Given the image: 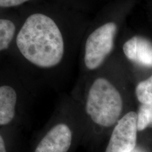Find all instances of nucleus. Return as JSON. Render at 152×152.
Masks as SVG:
<instances>
[{
	"label": "nucleus",
	"mask_w": 152,
	"mask_h": 152,
	"mask_svg": "<svg viewBox=\"0 0 152 152\" xmlns=\"http://www.w3.org/2000/svg\"><path fill=\"white\" fill-rule=\"evenodd\" d=\"M18 95L14 87L9 85L0 86V125H6L16 115Z\"/></svg>",
	"instance_id": "0eeeda50"
},
{
	"label": "nucleus",
	"mask_w": 152,
	"mask_h": 152,
	"mask_svg": "<svg viewBox=\"0 0 152 152\" xmlns=\"http://www.w3.org/2000/svg\"><path fill=\"white\" fill-rule=\"evenodd\" d=\"M123 51L129 61L144 68H152V42L142 36H134L124 43Z\"/></svg>",
	"instance_id": "423d86ee"
},
{
	"label": "nucleus",
	"mask_w": 152,
	"mask_h": 152,
	"mask_svg": "<svg viewBox=\"0 0 152 152\" xmlns=\"http://www.w3.org/2000/svg\"><path fill=\"white\" fill-rule=\"evenodd\" d=\"M137 114L138 131H143L148 128H152V104H141L139 106Z\"/></svg>",
	"instance_id": "9d476101"
},
{
	"label": "nucleus",
	"mask_w": 152,
	"mask_h": 152,
	"mask_svg": "<svg viewBox=\"0 0 152 152\" xmlns=\"http://www.w3.org/2000/svg\"><path fill=\"white\" fill-rule=\"evenodd\" d=\"M118 29L115 21H108L100 25L87 35L84 43L83 60L87 71L98 69L111 54Z\"/></svg>",
	"instance_id": "7ed1b4c3"
},
{
	"label": "nucleus",
	"mask_w": 152,
	"mask_h": 152,
	"mask_svg": "<svg viewBox=\"0 0 152 152\" xmlns=\"http://www.w3.org/2000/svg\"><path fill=\"white\" fill-rule=\"evenodd\" d=\"M130 152H142V151H140V150H139V149H134V150H132V151H130Z\"/></svg>",
	"instance_id": "ddd939ff"
},
{
	"label": "nucleus",
	"mask_w": 152,
	"mask_h": 152,
	"mask_svg": "<svg viewBox=\"0 0 152 152\" xmlns=\"http://www.w3.org/2000/svg\"><path fill=\"white\" fill-rule=\"evenodd\" d=\"M18 28L10 19L0 18V52L7 50L14 43Z\"/></svg>",
	"instance_id": "6e6552de"
},
{
	"label": "nucleus",
	"mask_w": 152,
	"mask_h": 152,
	"mask_svg": "<svg viewBox=\"0 0 152 152\" xmlns=\"http://www.w3.org/2000/svg\"><path fill=\"white\" fill-rule=\"evenodd\" d=\"M137 114L130 111L119 119L112 132L106 152H130L135 149Z\"/></svg>",
	"instance_id": "20e7f679"
},
{
	"label": "nucleus",
	"mask_w": 152,
	"mask_h": 152,
	"mask_svg": "<svg viewBox=\"0 0 152 152\" xmlns=\"http://www.w3.org/2000/svg\"><path fill=\"white\" fill-rule=\"evenodd\" d=\"M31 0H0V8H14L29 2Z\"/></svg>",
	"instance_id": "9b49d317"
},
{
	"label": "nucleus",
	"mask_w": 152,
	"mask_h": 152,
	"mask_svg": "<svg viewBox=\"0 0 152 152\" xmlns=\"http://www.w3.org/2000/svg\"><path fill=\"white\" fill-rule=\"evenodd\" d=\"M135 94L140 104H152V75L138 83L135 88Z\"/></svg>",
	"instance_id": "1a4fd4ad"
},
{
	"label": "nucleus",
	"mask_w": 152,
	"mask_h": 152,
	"mask_svg": "<svg viewBox=\"0 0 152 152\" xmlns=\"http://www.w3.org/2000/svg\"><path fill=\"white\" fill-rule=\"evenodd\" d=\"M0 152H7L4 141L2 137L1 136V134H0Z\"/></svg>",
	"instance_id": "f8f14e48"
},
{
	"label": "nucleus",
	"mask_w": 152,
	"mask_h": 152,
	"mask_svg": "<svg viewBox=\"0 0 152 152\" xmlns=\"http://www.w3.org/2000/svg\"><path fill=\"white\" fill-rule=\"evenodd\" d=\"M123 109L121 93L109 79L98 77L87 95L85 111L91 120L102 127H111L121 118Z\"/></svg>",
	"instance_id": "f03ea898"
},
{
	"label": "nucleus",
	"mask_w": 152,
	"mask_h": 152,
	"mask_svg": "<svg viewBox=\"0 0 152 152\" xmlns=\"http://www.w3.org/2000/svg\"><path fill=\"white\" fill-rule=\"evenodd\" d=\"M72 131L65 123L53 127L38 144L35 152H67L72 143Z\"/></svg>",
	"instance_id": "39448f33"
},
{
	"label": "nucleus",
	"mask_w": 152,
	"mask_h": 152,
	"mask_svg": "<svg viewBox=\"0 0 152 152\" xmlns=\"http://www.w3.org/2000/svg\"><path fill=\"white\" fill-rule=\"evenodd\" d=\"M14 43L20 60L38 71H55L68 54L66 28L60 20L45 12H33L20 22Z\"/></svg>",
	"instance_id": "f257e3e1"
}]
</instances>
